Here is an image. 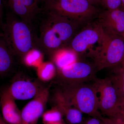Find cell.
Masks as SVG:
<instances>
[{"label": "cell", "mask_w": 124, "mask_h": 124, "mask_svg": "<svg viewBox=\"0 0 124 124\" xmlns=\"http://www.w3.org/2000/svg\"><path fill=\"white\" fill-rule=\"evenodd\" d=\"M122 1V7L124 9V0H121Z\"/></svg>", "instance_id": "cell-31"}, {"label": "cell", "mask_w": 124, "mask_h": 124, "mask_svg": "<svg viewBox=\"0 0 124 124\" xmlns=\"http://www.w3.org/2000/svg\"><path fill=\"white\" fill-rule=\"evenodd\" d=\"M93 5L95 6L99 4L100 2V0H87Z\"/></svg>", "instance_id": "cell-27"}, {"label": "cell", "mask_w": 124, "mask_h": 124, "mask_svg": "<svg viewBox=\"0 0 124 124\" xmlns=\"http://www.w3.org/2000/svg\"><path fill=\"white\" fill-rule=\"evenodd\" d=\"M94 85L97 89L99 97V110L108 118L117 115L119 98L109 77L104 79L95 78Z\"/></svg>", "instance_id": "cell-6"}, {"label": "cell", "mask_w": 124, "mask_h": 124, "mask_svg": "<svg viewBox=\"0 0 124 124\" xmlns=\"http://www.w3.org/2000/svg\"><path fill=\"white\" fill-rule=\"evenodd\" d=\"M0 99L1 115L5 121L8 124H22L21 111L6 89L1 92Z\"/></svg>", "instance_id": "cell-13"}, {"label": "cell", "mask_w": 124, "mask_h": 124, "mask_svg": "<svg viewBox=\"0 0 124 124\" xmlns=\"http://www.w3.org/2000/svg\"><path fill=\"white\" fill-rule=\"evenodd\" d=\"M117 115L124 118V107H119Z\"/></svg>", "instance_id": "cell-25"}, {"label": "cell", "mask_w": 124, "mask_h": 124, "mask_svg": "<svg viewBox=\"0 0 124 124\" xmlns=\"http://www.w3.org/2000/svg\"><path fill=\"white\" fill-rule=\"evenodd\" d=\"M62 114L56 106L45 112L42 116L44 124H56L62 122Z\"/></svg>", "instance_id": "cell-20"}, {"label": "cell", "mask_w": 124, "mask_h": 124, "mask_svg": "<svg viewBox=\"0 0 124 124\" xmlns=\"http://www.w3.org/2000/svg\"><path fill=\"white\" fill-rule=\"evenodd\" d=\"M54 99L55 106L60 110L69 124H77L81 122L82 113L72 106L61 90L55 92Z\"/></svg>", "instance_id": "cell-14"}, {"label": "cell", "mask_w": 124, "mask_h": 124, "mask_svg": "<svg viewBox=\"0 0 124 124\" xmlns=\"http://www.w3.org/2000/svg\"><path fill=\"white\" fill-rule=\"evenodd\" d=\"M3 4L23 21L33 24L42 8L36 0H2Z\"/></svg>", "instance_id": "cell-10"}, {"label": "cell", "mask_w": 124, "mask_h": 124, "mask_svg": "<svg viewBox=\"0 0 124 124\" xmlns=\"http://www.w3.org/2000/svg\"><path fill=\"white\" fill-rule=\"evenodd\" d=\"M37 39V49L51 55L59 49L69 47L79 26L74 22L45 10L33 23Z\"/></svg>", "instance_id": "cell-1"}, {"label": "cell", "mask_w": 124, "mask_h": 124, "mask_svg": "<svg viewBox=\"0 0 124 124\" xmlns=\"http://www.w3.org/2000/svg\"><path fill=\"white\" fill-rule=\"evenodd\" d=\"M119 98L124 96V69L121 68L109 77Z\"/></svg>", "instance_id": "cell-19"}, {"label": "cell", "mask_w": 124, "mask_h": 124, "mask_svg": "<svg viewBox=\"0 0 124 124\" xmlns=\"http://www.w3.org/2000/svg\"><path fill=\"white\" fill-rule=\"evenodd\" d=\"M106 10L115 9L122 7L121 0H100V2Z\"/></svg>", "instance_id": "cell-21"}, {"label": "cell", "mask_w": 124, "mask_h": 124, "mask_svg": "<svg viewBox=\"0 0 124 124\" xmlns=\"http://www.w3.org/2000/svg\"><path fill=\"white\" fill-rule=\"evenodd\" d=\"M118 106L124 107V96L119 99Z\"/></svg>", "instance_id": "cell-26"}, {"label": "cell", "mask_w": 124, "mask_h": 124, "mask_svg": "<svg viewBox=\"0 0 124 124\" xmlns=\"http://www.w3.org/2000/svg\"><path fill=\"white\" fill-rule=\"evenodd\" d=\"M0 124H8L3 119L0 113Z\"/></svg>", "instance_id": "cell-28"}, {"label": "cell", "mask_w": 124, "mask_h": 124, "mask_svg": "<svg viewBox=\"0 0 124 124\" xmlns=\"http://www.w3.org/2000/svg\"><path fill=\"white\" fill-rule=\"evenodd\" d=\"M61 90L72 106L82 113L103 118L99 112L98 93L94 84L65 83Z\"/></svg>", "instance_id": "cell-4"}, {"label": "cell", "mask_w": 124, "mask_h": 124, "mask_svg": "<svg viewBox=\"0 0 124 124\" xmlns=\"http://www.w3.org/2000/svg\"><path fill=\"white\" fill-rule=\"evenodd\" d=\"M121 36L123 37L124 38V33H123V34H122V35H121Z\"/></svg>", "instance_id": "cell-34"}, {"label": "cell", "mask_w": 124, "mask_h": 124, "mask_svg": "<svg viewBox=\"0 0 124 124\" xmlns=\"http://www.w3.org/2000/svg\"><path fill=\"white\" fill-rule=\"evenodd\" d=\"M48 87H43L33 99L21 111L22 124H37L38 120L45 112L48 100Z\"/></svg>", "instance_id": "cell-9"}, {"label": "cell", "mask_w": 124, "mask_h": 124, "mask_svg": "<svg viewBox=\"0 0 124 124\" xmlns=\"http://www.w3.org/2000/svg\"><path fill=\"white\" fill-rule=\"evenodd\" d=\"M57 70V68L53 62H43L37 68V75L40 80L49 82L55 77Z\"/></svg>", "instance_id": "cell-17"}, {"label": "cell", "mask_w": 124, "mask_h": 124, "mask_svg": "<svg viewBox=\"0 0 124 124\" xmlns=\"http://www.w3.org/2000/svg\"><path fill=\"white\" fill-rule=\"evenodd\" d=\"M121 68L124 69V58L121 63Z\"/></svg>", "instance_id": "cell-29"}, {"label": "cell", "mask_w": 124, "mask_h": 124, "mask_svg": "<svg viewBox=\"0 0 124 124\" xmlns=\"http://www.w3.org/2000/svg\"><path fill=\"white\" fill-rule=\"evenodd\" d=\"M110 119L111 120L112 124H124V117L118 115Z\"/></svg>", "instance_id": "cell-22"}, {"label": "cell", "mask_w": 124, "mask_h": 124, "mask_svg": "<svg viewBox=\"0 0 124 124\" xmlns=\"http://www.w3.org/2000/svg\"><path fill=\"white\" fill-rule=\"evenodd\" d=\"M102 121V119H100L97 117H92L86 120L82 124H100Z\"/></svg>", "instance_id": "cell-23"}, {"label": "cell", "mask_w": 124, "mask_h": 124, "mask_svg": "<svg viewBox=\"0 0 124 124\" xmlns=\"http://www.w3.org/2000/svg\"><path fill=\"white\" fill-rule=\"evenodd\" d=\"M98 22L104 31L121 36L124 33V9L121 7L101 12Z\"/></svg>", "instance_id": "cell-11"}, {"label": "cell", "mask_w": 124, "mask_h": 124, "mask_svg": "<svg viewBox=\"0 0 124 124\" xmlns=\"http://www.w3.org/2000/svg\"><path fill=\"white\" fill-rule=\"evenodd\" d=\"M1 31L11 51L21 61L29 51L38 49L37 37L33 24L26 22L11 11L6 14Z\"/></svg>", "instance_id": "cell-2"}, {"label": "cell", "mask_w": 124, "mask_h": 124, "mask_svg": "<svg viewBox=\"0 0 124 124\" xmlns=\"http://www.w3.org/2000/svg\"><path fill=\"white\" fill-rule=\"evenodd\" d=\"M96 70L94 66L78 61L57 71L65 83H78L94 80Z\"/></svg>", "instance_id": "cell-8"}, {"label": "cell", "mask_w": 124, "mask_h": 124, "mask_svg": "<svg viewBox=\"0 0 124 124\" xmlns=\"http://www.w3.org/2000/svg\"><path fill=\"white\" fill-rule=\"evenodd\" d=\"M0 37H4V34L1 31H0Z\"/></svg>", "instance_id": "cell-32"}, {"label": "cell", "mask_w": 124, "mask_h": 124, "mask_svg": "<svg viewBox=\"0 0 124 124\" xmlns=\"http://www.w3.org/2000/svg\"><path fill=\"white\" fill-rule=\"evenodd\" d=\"M43 53L37 49H33L24 55L22 62L26 66L37 68L43 62Z\"/></svg>", "instance_id": "cell-18"}, {"label": "cell", "mask_w": 124, "mask_h": 124, "mask_svg": "<svg viewBox=\"0 0 124 124\" xmlns=\"http://www.w3.org/2000/svg\"><path fill=\"white\" fill-rule=\"evenodd\" d=\"M88 55L93 60L96 70L121 63L124 58V38L104 30L100 45Z\"/></svg>", "instance_id": "cell-5"}, {"label": "cell", "mask_w": 124, "mask_h": 124, "mask_svg": "<svg viewBox=\"0 0 124 124\" xmlns=\"http://www.w3.org/2000/svg\"><path fill=\"white\" fill-rule=\"evenodd\" d=\"M17 59L4 37H0V76L11 72L16 66Z\"/></svg>", "instance_id": "cell-15"}, {"label": "cell", "mask_w": 124, "mask_h": 124, "mask_svg": "<svg viewBox=\"0 0 124 124\" xmlns=\"http://www.w3.org/2000/svg\"><path fill=\"white\" fill-rule=\"evenodd\" d=\"M36 0L38 2L39 4V5L40 3H41V2L42 3V2H44V1L45 0Z\"/></svg>", "instance_id": "cell-30"}, {"label": "cell", "mask_w": 124, "mask_h": 124, "mask_svg": "<svg viewBox=\"0 0 124 124\" xmlns=\"http://www.w3.org/2000/svg\"><path fill=\"white\" fill-rule=\"evenodd\" d=\"M63 124V123L62 122H60V123H58V124Z\"/></svg>", "instance_id": "cell-33"}, {"label": "cell", "mask_w": 124, "mask_h": 124, "mask_svg": "<svg viewBox=\"0 0 124 124\" xmlns=\"http://www.w3.org/2000/svg\"><path fill=\"white\" fill-rule=\"evenodd\" d=\"M4 5L2 0H0V22L2 24L4 23Z\"/></svg>", "instance_id": "cell-24"}, {"label": "cell", "mask_w": 124, "mask_h": 124, "mask_svg": "<svg viewBox=\"0 0 124 124\" xmlns=\"http://www.w3.org/2000/svg\"><path fill=\"white\" fill-rule=\"evenodd\" d=\"M43 87L36 82L18 80L14 81L6 90L15 100H26L35 97Z\"/></svg>", "instance_id": "cell-12"}, {"label": "cell", "mask_w": 124, "mask_h": 124, "mask_svg": "<svg viewBox=\"0 0 124 124\" xmlns=\"http://www.w3.org/2000/svg\"><path fill=\"white\" fill-rule=\"evenodd\" d=\"M84 29L77 33L70 43L69 47L78 54L88 51V54L94 50V46L101 44L104 30L98 22L89 23Z\"/></svg>", "instance_id": "cell-7"}, {"label": "cell", "mask_w": 124, "mask_h": 124, "mask_svg": "<svg viewBox=\"0 0 124 124\" xmlns=\"http://www.w3.org/2000/svg\"><path fill=\"white\" fill-rule=\"evenodd\" d=\"M41 8L67 18L78 25L89 23L101 11L87 0H45Z\"/></svg>", "instance_id": "cell-3"}, {"label": "cell", "mask_w": 124, "mask_h": 124, "mask_svg": "<svg viewBox=\"0 0 124 124\" xmlns=\"http://www.w3.org/2000/svg\"><path fill=\"white\" fill-rule=\"evenodd\" d=\"M78 54L69 47L59 49L51 54L52 62L57 70L78 61Z\"/></svg>", "instance_id": "cell-16"}]
</instances>
